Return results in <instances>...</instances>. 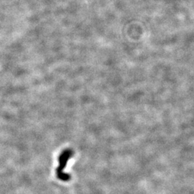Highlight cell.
Here are the masks:
<instances>
[{"label":"cell","mask_w":194,"mask_h":194,"mask_svg":"<svg viewBox=\"0 0 194 194\" xmlns=\"http://www.w3.org/2000/svg\"><path fill=\"white\" fill-rule=\"evenodd\" d=\"M70 155H71L70 152L66 151L64 153H63L62 156H61V158H60V160H60V162H61V164H60L59 168L58 169V177H59L60 178L63 179V180H68V179H69L68 175L62 173V170L63 169L65 166H66V163H67V160L68 159L69 157H70Z\"/></svg>","instance_id":"6da1fadb"}]
</instances>
